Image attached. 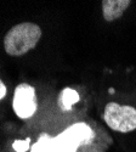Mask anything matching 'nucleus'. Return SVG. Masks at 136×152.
Wrapping results in <instances>:
<instances>
[{
    "label": "nucleus",
    "mask_w": 136,
    "mask_h": 152,
    "mask_svg": "<svg viewBox=\"0 0 136 152\" xmlns=\"http://www.w3.org/2000/svg\"><path fill=\"white\" fill-rule=\"evenodd\" d=\"M100 130L88 122H76L56 135L41 133L29 152H106L111 140Z\"/></svg>",
    "instance_id": "nucleus-1"
},
{
    "label": "nucleus",
    "mask_w": 136,
    "mask_h": 152,
    "mask_svg": "<svg viewBox=\"0 0 136 152\" xmlns=\"http://www.w3.org/2000/svg\"><path fill=\"white\" fill-rule=\"evenodd\" d=\"M41 28L34 22H21L10 28L4 37V50L9 56H23L38 45Z\"/></svg>",
    "instance_id": "nucleus-2"
},
{
    "label": "nucleus",
    "mask_w": 136,
    "mask_h": 152,
    "mask_svg": "<svg viewBox=\"0 0 136 152\" xmlns=\"http://www.w3.org/2000/svg\"><path fill=\"white\" fill-rule=\"evenodd\" d=\"M103 119L112 130L130 133L136 129V108L129 105L108 102L103 111Z\"/></svg>",
    "instance_id": "nucleus-3"
},
{
    "label": "nucleus",
    "mask_w": 136,
    "mask_h": 152,
    "mask_svg": "<svg viewBox=\"0 0 136 152\" xmlns=\"http://www.w3.org/2000/svg\"><path fill=\"white\" fill-rule=\"evenodd\" d=\"M12 108L20 119L27 121L32 118L38 110V97L34 86L26 82L20 83L14 91Z\"/></svg>",
    "instance_id": "nucleus-4"
},
{
    "label": "nucleus",
    "mask_w": 136,
    "mask_h": 152,
    "mask_svg": "<svg viewBox=\"0 0 136 152\" xmlns=\"http://www.w3.org/2000/svg\"><path fill=\"white\" fill-rule=\"evenodd\" d=\"M130 0H103L102 15L107 22H113L120 18L130 6Z\"/></svg>",
    "instance_id": "nucleus-5"
},
{
    "label": "nucleus",
    "mask_w": 136,
    "mask_h": 152,
    "mask_svg": "<svg viewBox=\"0 0 136 152\" xmlns=\"http://www.w3.org/2000/svg\"><path fill=\"white\" fill-rule=\"evenodd\" d=\"M78 100H79L78 93L76 90L71 89V88H67V89H63L62 93L60 94L58 105H60V107L62 110L69 111L74 104L78 102Z\"/></svg>",
    "instance_id": "nucleus-6"
},
{
    "label": "nucleus",
    "mask_w": 136,
    "mask_h": 152,
    "mask_svg": "<svg viewBox=\"0 0 136 152\" xmlns=\"http://www.w3.org/2000/svg\"><path fill=\"white\" fill-rule=\"evenodd\" d=\"M6 94H7V88H6L5 83L3 82V79L0 78V101L5 99Z\"/></svg>",
    "instance_id": "nucleus-7"
}]
</instances>
